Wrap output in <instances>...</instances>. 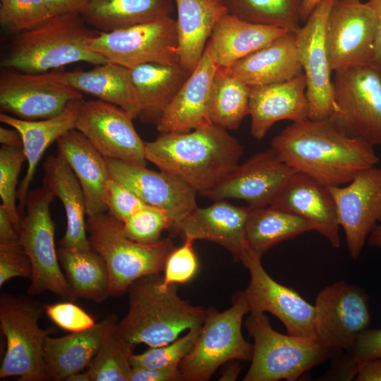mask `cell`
Segmentation results:
<instances>
[{
	"instance_id": "cell-3",
	"label": "cell",
	"mask_w": 381,
	"mask_h": 381,
	"mask_svg": "<svg viewBox=\"0 0 381 381\" xmlns=\"http://www.w3.org/2000/svg\"><path fill=\"white\" fill-rule=\"evenodd\" d=\"M159 274L143 277L128 288V310L116 332L133 347L168 344L183 332L203 324L206 309L177 294V284L164 288Z\"/></svg>"
},
{
	"instance_id": "cell-49",
	"label": "cell",
	"mask_w": 381,
	"mask_h": 381,
	"mask_svg": "<svg viewBox=\"0 0 381 381\" xmlns=\"http://www.w3.org/2000/svg\"><path fill=\"white\" fill-rule=\"evenodd\" d=\"M130 381H182L179 366L133 368Z\"/></svg>"
},
{
	"instance_id": "cell-57",
	"label": "cell",
	"mask_w": 381,
	"mask_h": 381,
	"mask_svg": "<svg viewBox=\"0 0 381 381\" xmlns=\"http://www.w3.org/2000/svg\"><path fill=\"white\" fill-rule=\"evenodd\" d=\"M367 243L371 247L381 248V223L370 233Z\"/></svg>"
},
{
	"instance_id": "cell-46",
	"label": "cell",
	"mask_w": 381,
	"mask_h": 381,
	"mask_svg": "<svg viewBox=\"0 0 381 381\" xmlns=\"http://www.w3.org/2000/svg\"><path fill=\"white\" fill-rule=\"evenodd\" d=\"M32 274L31 262L20 242L0 243V286L15 277L30 280Z\"/></svg>"
},
{
	"instance_id": "cell-53",
	"label": "cell",
	"mask_w": 381,
	"mask_h": 381,
	"mask_svg": "<svg viewBox=\"0 0 381 381\" xmlns=\"http://www.w3.org/2000/svg\"><path fill=\"white\" fill-rule=\"evenodd\" d=\"M368 2L375 11L377 18L373 65L381 70V0H368Z\"/></svg>"
},
{
	"instance_id": "cell-9",
	"label": "cell",
	"mask_w": 381,
	"mask_h": 381,
	"mask_svg": "<svg viewBox=\"0 0 381 381\" xmlns=\"http://www.w3.org/2000/svg\"><path fill=\"white\" fill-rule=\"evenodd\" d=\"M334 111L329 119L347 135L381 145V70L373 64L336 69Z\"/></svg>"
},
{
	"instance_id": "cell-23",
	"label": "cell",
	"mask_w": 381,
	"mask_h": 381,
	"mask_svg": "<svg viewBox=\"0 0 381 381\" xmlns=\"http://www.w3.org/2000/svg\"><path fill=\"white\" fill-rule=\"evenodd\" d=\"M217 68L209 46L155 123L160 133H186L206 125L212 80Z\"/></svg>"
},
{
	"instance_id": "cell-42",
	"label": "cell",
	"mask_w": 381,
	"mask_h": 381,
	"mask_svg": "<svg viewBox=\"0 0 381 381\" xmlns=\"http://www.w3.org/2000/svg\"><path fill=\"white\" fill-rule=\"evenodd\" d=\"M124 232L132 241L152 244L161 240L162 233L171 231L173 222L168 212L146 205L123 222Z\"/></svg>"
},
{
	"instance_id": "cell-2",
	"label": "cell",
	"mask_w": 381,
	"mask_h": 381,
	"mask_svg": "<svg viewBox=\"0 0 381 381\" xmlns=\"http://www.w3.org/2000/svg\"><path fill=\"white\" fill-rule=\"evenodd\" d=\"M243 152L226 129L212 123L186 133H160L145 143L147 161L202 195L237 167Z\"/></svg>"
},
{
	"instance_id": "cell-55",
	"label": "cell",
	"mask_w": 381,
	"mask_h": 381,
	"mask_svg": "<svg viewBox=\"0 0 381 381\" xmlns=\"http://www.w3.org/2000/svg\"><path fill=\"white\" fill-rule=\"evenodd\" d=\"M242 366L239 363L236 362L226 368L222 373V376L219 380L220 381H234L237 379Z\"/></svg>"
},
{
	"instance_id": "cell-48",
	"label": "cell",
	"mask_w": 381,
	"mask_h": 381,
	"mask_svg": "<svg viewBox=\"0 0 381 381\" xmlns=\"http://www.w3.org/2000/svg\"><path fill=\"white\" fill-rule=\"evenodd\" d=\"M348 352L356 361L381 358V328H367L361 332Z\"/></svg>"
},
{
	"instance_id": "cell-11",
	"label": "cell",
	"mask_w": 381,
	"mask_h": 381,
	"mask_svg": "<svg viewBox=\"0 0 381 381\" xmlns=\"http://www.w3.org/2000/svg\"><path fill=\"white\" fill-rule=\"evenodd\" d=\"M90 47L109 62L128 68L147 63L179 64L176 23L172 16L99 31Z\"/></svg>"
},
{
	"instance_id": "cell-54",
	"label": "cell",
	"mask_w": 381,
	"mask_h": 381,
	"mask_svg": "<svg viewBox=\"0 0 381 381\" xmlns=\"http://www.w3.org/2000/svg\"><path fill=\"white\" fill-rule=\"evenodd\" d=\"M0 143L4 146L23 148V140L20 134L16 129L0 127Z\"/></svg>"
},
{
	"instance_id": "cell-41",
	"label": "cell",
	"mask_w": 381,
	"mask_h": 381,
	"mask_svg": "<svg viewBox=\"0 0 381 381\" xmlns=\"http://www.w3.org/2000/svg\"><path fill=\"white\" fill-rule=\"evenodd\" d=\"M202 325L188 330L183 337L174 341L150 349L140 354H132L130 363L133 368H156L167 366H179L181 361L193 349Z\"/></svg>"
},
{
	"instance_id": "cell-45",
	"label": "cell",
	"mask_w": 381,
	"mask_h": 381,
	"mask_svg": "<svg viewBox=\"0 0 381 381\" xmlns=\"http://www.w3.org/2000/svg\"><path fill=\"white\" fill-rule=\"evenodd\" d=\"M44 306L45 314L49 319L60 328L70 332L84 330L96 324L92 315L71 301Z\"/></svg>"
},
{
	"instance_id": "cell-37",
	"label": "cell",
	"mask_w": 381,
	"mask_h": 381,
	"mask_svg": "<svg viewBox=\"0 0 381 381\" xmlns=\"http://www.w3.org/2000/svg\"><path fill=\"white\" fill-rule=\"evenodd\" d=\"M250 86L226 74L217 67L210 87V121L225 129L239 128L249 114Z\"/></svg>"
},
{
	"instance_id": "cell-32",
	"label": "cell",
	"mask_w": 381,
	"mask_h": 381,
	"mask_svg": "<svg viewBox=\"0 0 381 381\" xmlns=\"http://www.w3.org/2000/svg\"><path fill=\"white\" fill-rule=\"evenodd\" d=\"M286 31L279 27L246 21L228 13L215 25L207 45L216 66L226 68Z\"/></svg>"
},
{
	"instance_id": "cell-21",
	"label": "cell",
	"mask_w": 381,
	"mask_h": 381,
	"mask_svg": "<svg viewBox=\"0 0 381 381\" xmlns=\"http://www.w3.org/2000/svg\"><path fill=\"white\" fill-rule=\"evenodd\" d=\"M270 206L308 220L315 231L327 239L333 248L340 247L336 205L327 186L306 174L296 172Z\"/></svg>"
},
{
	"instance_id": "cell-33",
	"label": "cell",
	"mask_w": 381,
	"mask_h": 381,
	"mask_svg": "<svg viewBox=\"0 0 381 381\" xmlns=\"http://www.w3.org/2000/svg\"><path fill=\"white\" fill-rule=\"evenodd\" d=\"M140 102L138 118L156 123L190 73L179 64L147 63L130 68Z\"/></svg>"
},
{
	"instance_id": "cell-40",
	"label": "cell",
	"mask_w": 381,
	"mask_h": 381,
	"mask_svg": "<svg viewBox=\"0 0 381 381\" xmlns=\"http://www.w3.org/2000/svg\"><path fill=\"white\" fill-rule=\"evenodd\" d=\"M26 157L23 148L2 145L0 149V198L19 234L21 215L16 206L18 176Z\"/></svg>"
},
{
	"instance_id": "cell-16",
	"label": "cell",
	"mask_w": 381,
	"mask_h": 381,
	"mask_svg": "<svg viewBox=\"0 0 381 381\" xmlns=\"http://www.w3.org/2000/svg\"><path fill=\"white\" fill-rule=\"evenodd\" d=\"M83 98V93L53 80L48 73L3 68L0 74L1 111L23 120L54 117L70 102Z\"/></svg>"
},
{
	"instance_id": "cell-50",
	"label": "cell",
	"mask_w": 381,
	"mask_h": 381,
	"mask_svg": "<svg viewBox=\"0 0 381 381\" xmlns=\"http://www.w3.org/2000/svg\"><path fill=\"white\" fill-rule=\"evenodd\" d=\"M51 16L66 13L83 14L91 0H44Z\"/></svg>"
},
{
	"instance_id": "cell-27",
	"label": "cell",
	"mask_w": 381,
	"mask_h": 381,
	"mask_svg": "<svg viewBox=\"0 0 381 381\" xmlns=\"http://www.w3.org/2000/svg\"><path fill=\"white\" fill-rule=\"evenodd\" d=\"M83 188L87 217L108 211L107 184L111 178L105 158L80 131L73 128L56 141Z\"/></svg>"
},
{
	"instance_id": "cell-47",
	"label": "cell",
	"mask_w": 381,
	"mask_h": 381,
	"mask_svg": "<svg viewBox=\"0 0 381 381\" xmlns=\"http://www.w3.org/2000/svg\"><path fill=\"white\" fill-rule=\"evenodd\" d=\"M107 212L122 222L147 205L129 188L112 178L107 181Z\"/></svg>"
},
{
	"instance_id": "cell-31",
	"label": "cell",
	"mask_w": 381,
	"mask_h": 381,
	"mask_svg": "<svg viewBox=\"0 0 381 381\" xmlns=\"http://www.w3.org/2000/svg\"><path fill=\"white\" fill-rule=\"evenodd\" d=\"M179 64L191 73L200 60L212 30L228 13L222 0H174Z\"/></svg>"
},
{
	"instance_id": "cell-25",
	"label": "cell",
	"mask_w": 381,
	"mask_h": 381,
	"mask_svg": "<svg viewBox=\"0 0 381 381\" xmlns=\"http://www.w3.org/2000/svg\"><path fill=\"white\" fill-rule=\"evenodd\" d=\"M220 68L228 75L248 86L293 80L303 74L296 32L286 31L231 66Z\"/></svg>"
},
{
	"instance_id": "cell-13",
	"label": "cell",
	"mask_w": 381,
	"mask_h": 381,
	"mask_svg": "<svg viewBox=\"0 0 381 381\" xmlns=\"http://www.w3.org/2000/svg\"><path fill=\"white\" fill-rule=\"evenodd\" d=\"M135 116L101 99L80 100L75 128L104 158L145 166V143L133 126Z\"/></svg>"
},
{
	"instance_id": "cell-19",
	"label": "cell",
	"mask_w": 381,
	"mask_h": 381,
	"mask_svg": "<svg viewBox=\"0 0 381 381\" xmlns=\"http://www.w3.org/2000/svg\"><path fill=\"white\" fill-rule=\"evenodd\" d=\"M110 177L129 188L145 204L166 210L178 234L185 218L198 205L196 193L180 179L117 159L105 158Z\"/></svg>"
},
{
	"instance_id": "cell-8",
	"label": "cell",
	"mask_w": 381,
	"mask_h": 381,
	"mask_svg": "<svg viewBox=\"0 0 381 381\" xmlns=\"http://www.w3.org/2000/svg\"><path fill=\"white\" fill-rule=\"evenodd\" d=\"M231 306L219 312L210 306L199 336L179 368L182 381H207L222 364L234 360L250 361L253 344L241 332L243 317L250 313L243 291L236 292Z\"/></svg>"
},
{
	"instance_id": "cell-10",
	"label": "cell",
	"mask_w": 381,
	"mask_h": 381,
	"mask_svg": "<svg viewBox=\"0 0 381 381\" xmlns=\"http://www.w3.org/2000/svg\"><path fill=\"white\" fill-rule=\"evenodd\" d=\"M53 194L43 186L29 190L21 217L20 243L32 265L30 296L49 291L69 300L68 286L55 247V225L50 213Z\"/></svg>"
},
{
	"instance_id": "cell-30",
	"label": "cell",
	"mask_w": 381,
	"mask_h": 381,
	"mask_svg": "<svg viewBox=\"0 0 381 381\" xmlns=\"http://www.w3.org/2000/svg\"><path fill=\"white\" fill-rule=\"evenodd\" d=\"M48 74L59 83L115 104L138 117L140 102L128 68L107 62L87 71H52Z\"/></svg>"
},
{
	"instance_id": "cell-28",
	"label": "cell",
	"mask_w": 381,
	"mask_h": 381,
	"mask_svg": "<svg viewBox=\"0 0 381 381\" xmlns=\"http://www.w3.org/2000/svg\"><path fill=\"white\" fill-rule=\"evenodd\" d=\"M80 100L70 102L59 115L42 120L27 121L1 112L0 121L16 130L21 135L23 150L28 169L17 191L20 215L25 210L30 185L37 166L47 148L67 131L75 128Z\"/></svg>"
},
{
	"instance_id": "cell-5",
	"label": "cell",
	"mask_w": 381,
	"mask_h": 381,
	"mask_svg": "<svg viewBox=\"0 0 381 381\" xmlns=\"http://www.w3.org/2000/svg\"><path fill=\"white\" fill-rule=\"evenodd\" d=\"M86 226L91 247L107 265L112 297L123 296L134 282L143 277L160 274L176 248L171 238L152 244L132 241L125 234L123 222L108 212L87 217Z\"/></svg>"
},
{
	"instance_id": "cell-15",
	"label": "cell",
	"mask_w": 381,
	"mask_h": 381,
	"mask_svg": "<svg viewBox=\"0 0 381 381\" xmlns=\"http://www.w3.org/2000/svg\"><path fill=\"white\" fill-rule=\"evenodd\" d=\"M241 262L250 277L243 291L250 313L269 312L280 320L289 334L317 339L315 306L294 289L274 280L262 265L261 257L250 249Z\"/></svg>"
},
{
	"instance_id": "cell-17",
	"label": "cell",
	"mask_w": 381,
	"mask_h": 381,
	"mask_svg": "<svg viewBox=\"0 0 381 381\" xmlns=\"http://www.w3.org/2000/svg\"><path fill=\"white\" fill-rule=\"evenodd\" d=\"M334 0H323L296 32V42L306 80L308 119H328L334 111L331 68L325 47V27Z\"/></svg>"
},
{
	"instance_id": "cell-18",
	"label": "cell",
	"mask_w": 381,
	"mask_h": 381,
	"mask_svg": "<svg viewBox=\"0 0 381 381\" xmlns=\"http://www.w3.org/2000/svg\"><path fill=\"white\" fill-rule=\"evenodd\" d=\"M328 189L335 202L339 226L345 231L349 255L356 259L370 233L381 223V169H366L344 186Z\"/></svg>"
},
{
	"instance_id": "cell-1",
	"label": "cell",
	"mask_w": 381,
	"mask_h": 381,
	"mask_svg": "<svg viewBox=\"0 0 381 381\" xmlns=\"http://www.w3.org/2000/svg\"><path fill=\"white\" fill-rule=\"evenodd\" d=\"M271 148L296 172L327 187L344 186L379 162L374 146L347 135L329 119L293 122L272 139Z\"/></svg>"
},
{
	"instance_id": "cell-58",
	"label": "cell",
	"mask_w": 381,
	"mask_h": 381,
	"mask_svg": "<svg viewBox=\"0 0 381 381\" xmlns=\"http://www.w3.org/2000/svg\"><path fill=\"white\" fill-rule=\"evenodd\" d=\"M66 381H91L90 376L87 370L70 376Z\"/></svg>"
},
{
	"instance_id": "cell-34",
	"label": "cell",
	"mask_w": 381,
	"mask_h": 381,
	"mask_svg": "<svg viewBox=\"0 0 381 381\" xmlns=\"http://www.w3.org/2000/svg\"><path fill=\"white\" fill-rule=\"evenodd\" d=\"M57 254L68 286L71 301L82 298L100 303L110 296L107 265L92 247L81 250L60 246Z\"/></svg>"
},
{
	"instance_id": "cell-51",
	"label": "cell",
	"mask_w": 381,
	"mask_h": 381,
	"mask_svg": "<svg viewBox=\"0 0 381 381\" xmlns=\"http://www.w3.org/2000/svg\"><path fill=\"white\" fill-rule=\"evenodd\" d=\"M356 361L358 371L355 380L381 381V358Z\"/></svg>"
},
{
	"instance_id": "cell-26",
	"label": "cell",
	"mask_w": 381,
	"mask_h": 381,
	"mask_svg": "<svg viewBox=\"0 0 381 381\" xmlns=\"http://www.w3.org/2000/svg\"><path fill=\"white\" fill-rule=\"evenodd\" d=\"M117 323V316L111 314L88 329L61 337L49 335L44 358L50 380L66 381L70 376L87 368Z\"/></svg>"
},
{
	"instance_id": "cell-20",
	"label": "cell",
	"mask_w": 381,
	"mask_h": 381,
	"mask_svg": "<svg viewBox=\"0 0 381 381\" xmlns=\"http://www.w3.org/2000/svg\"><path fill=\"white\" fill-rule=\"evenodd\" d=\"M295 173L270 148L239 164L219 184L202 195L214 201L243 200L252 209L265 207L270 205Z\"/></svg>"
},
{
	"instance_id": "cell-52",
	"label": "cell",
	"mask_w": 381,
	"mask_h": 381,
	"mask_svg": "<svg viewBox=\"0 0 381 381\" xmlns=\"http://www.w3.org/2000/svg\"><path fill=\"white\" fill-rule=\"evenodd\" d=\"M19 234L16 230L11 219L4 208L0 205V243H19Z\"/></svg>"
},
{
	"instance_id": "cell-24",
	"label": "cell",
	"mask_w": 381,
	"mask_h": 381,
	"mask_svg": "<svg viewBox=\"0 0 381 381\" xmlns=\"http://www.w3.org/2000/svg\"><path fill=\"white\" fill-rule=\"evenodd\" d=\"M206 207H197L181 224L178 234L193 241L214 242L231 252L241 262L248 250L246 226L250 207L233 205L224 200Z\"/></svg>"
},
{
	"instance_id": "cell-36",
	"label": "cell",
	"mask_w": 381,
	"mask_h": 381,
	"mask_svg": "<svg viewBox=\"0 0 381 381\" xmlns=\"http://www.w3.org/2000/svg\"><path fill=\"white\" fill-rule=\"evenodd\" d=\"M315 230L308 220L270 206L250 208L246 226L248 249L260 257L277 243Z\"/></svg>"
},
{
	"instance_id": "cell-38",
	"label": "cell",
	"mask_w": 381,
	"mask_h": 381,
	"mask_svg": "<svg viewBox=\"0 0 381 381\" xmlns=\"http://www.w3.org/2000/svg\"><path fill=\"white\" fill-rule=\"evenodd\" d=\"M229 13L246 21L296 32L303 0H222Z\"/></svg>"
},
{
	"instance_id": "cell-43",
	"label": "cell",
	"mask_w": 381,
	"mask_h": 381,
	"mask_svg": "<svg viewBox=\"0 0 381 381\" xmlns=\"http://www.w3.org/2000/svg\"><path fill=\"white\" fill-rule=\"evenodd\" d=\"M50 17L44 0H0V23L8 32L18 34Z\"/></svg>"
},
{
	"instance_id": "cell-35",
	"label": "cell",
	"mask_w": 381,
	"mask_h": 381,
	"mask_svg": "<svg viewBox=\"0 0 381 381\" xmlns=\"http://www.w3.org/2000/svg\"><path fill=\"white\" fill-rule=\"evenodd\" d=\"M174 0H91L82 14L86 23L107 32L171 16Z\"/></svg>"
},
{
	"instance_id": "cell-56",
	"label": "cell",
	"mask_w": 381,
	"mask_h": 381,
	"mask_svg": "<svg viewBox=\"0 0 381 381\" xmlns=\"http://www.w3.org/2000/svg\"><path fill=\"white\" fill-rule=\"evenodd\" d=\"M323 0H303L301 8V20L306 21L313 9Z\"/></svg>"
},
{
	"instance_id": "cell-4",
	"label": "cell",
	"mask_w": 381,
	"mask_h": 381,
	"mask_svg": "<svg viewBox=\"0 0 381 381\" xmlns=\"http://www.w3.org/2000/svg\"><path fill=\"white\" fill-rule=\"evenodd\" d=\"M98 33L81 14L51 16L41 24L16 34L1 67L42 73L75 62L95 66L106 64L109 61L90 47Z\"/></svg>"
},
{
	"instance_id": "cell-14",
	"label": "cell",
	"mask_w": 381,
	"mask_h": 381,
	"mask_svg": "<svg viewBox=\"0 0 381 381\" xmlns=\"http://www.w3.org/2000/svg\"><path fill=\"white\" fill-rule=\"evenodd\" d=\"M314 306L316 338L329 349L348 351L371 322L367 294L345 281L322 289Z\"/></svg>"
},
{
	"instance_id": "cell-39",
	"label": "cell",
	"mask_w": 381,
	"mask_h": 381,
	"mask_svg": "<svg viewBox=\"0 0 381 381\" xmlns=\"http://www.w3.org/2000/svg\"><path fill=\"white\" fill-rule=\"evenodd\" d=\"M134 349L117 334L115 327L86 370L91 381H130Z\"/></svg>"
},
{
	"instance_id": "cell-22",
	"label": "cell",
	"mask_w": 381,
	"mask_h": 381,
	"mask_svg": "<svg viewBox=\"0 0 381 381\" xmlns=\"http://www.w3.org/2000/svg\"><path fill=\"white\" fill-rule=\"evenodd\" d=\"M308 114L304 73L283 83L250 86V134L258 140H261L275 123L306 121Z\"/></svg>"
},
{
	"instance_id": "cell-7",
	"label": "cell",
	"mask_w": 381,
	"mask_h": 381,
	"mask_svg": "<svg viewBox=\"0 0 381 381\" xmlns=\"http://www.w3.org/2000/svg\"><path fill=\"white\" fill-rule=\"evenodd\" d=\"M44 305L25 296L3 294L0 298V326L6 348L0 378L17 376L20 381L50 380L44 358L47 337L55 329H42Z\"/></svg>"
},
{
	"instance_id": "cell-6",
	"label": "cell",
	"mask_w": 381,
	"mask_h": 381,
	"mask_svg": "<svg viewBox=\"0 0 381 381\" xmlns=\"http://www.w3.org/2000/svg\"><path fill=\"white\" fill-rule=\"evenodd\" d=\"M245 325L254 344L244 381H294L341 351L327 348L318 339L281 334L272 328L265 313H250Z\"/></svg>"
},
{
	"instance_id": "cell-44",
	"label": "cell",
	"mask_w": 381,
	"mask_h": 381,
	"mask_svg": "<svg viewBox=\"0 0 381 381\" xmlns=\"http://www.w3.org/2000/svg\"><path fill=\"white\" fill-rule=\"evenodd\" d=\"M194 241L185 238L184 243L175 248L168 256L162 279V286L165 288L172 284H185L196 274L198 261L193 249Z\"/></svg>"
},
{
	"instance_id": "cell-29",
	"label": "cell",
	"mask_w": 381,
	"mask_h": 381,
	"mask_svg": "<svg viewBox=\"0 0 381 381\" xmlns=\"http://www.w3.org/2000/svg\"><path fill=\"white\" fill-rule=\"evenodd\" d=\"M43 169L42 186L61 200L66 215V229L60 246L73 249L90 248L85 218V195L73 171L59 153L48 157Z\"/></svg>"
},
{
	"instance_id": "cell-12",
	"label": "cell",
	"mask_w": 381,
	"mask_h": 381,
	"mask_svg": "<svg viewBox=\"0 0 381 381\" xmlns=\"http://www.w3.org/2000/svg\"><path fill=\"white\" fill-rule=\"evenodd\" d=\"M377 18L368 2L334 0L325 32L332 71L337 68L373 64Z\"/></svg>"
}]
</instances>
